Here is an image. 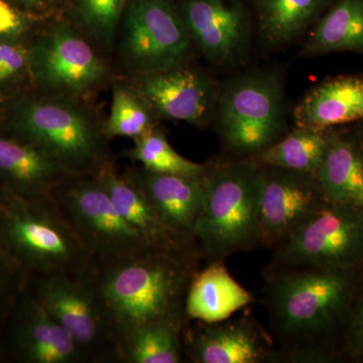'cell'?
Wrapping results in <instances>:
<instances>
[{
	"label": "cell",
	"instance_id": "6da1fadb",
	"mask_svg": "<svg viewBox=\"0 0 363 363\" xmlns=\"http://www.w3.org/2000/svg\"><path fill=\"white\" fill-rule=\"evenodd\" d=\"M266 286L269 323L285 358L325 359L343 336L363 272L274 267Z\"/></svg>",
	"mask_w": 363,
	"mask_h": 363
},
{
	"label": "cell",
	"instance_id": "7a4b0ae2",
	"mask_svg": "<svg viewBox=\"0 0 363 363\" xmlns=\"http://www.w3.org/2000/svg\"><path fill=\"white\" fill-rule=\"evenodd\" d=\"M198 260L147 247L92 264L93 279L116 347L138 327L187 317L185 301Z\"/></svg>",
	"mask_w": 363,
	"mask_h": 363
},
{
	"label": "cell",
	"instance_id": "3957f363",
	"mask_svg": "<svg viewBox=\"0 0 363 363\" xmlns=\"http://www.w3.org/2000/svg\"><path fill=\"white\" fill-rule=\"evenodd\" d=\"M194 238L201 257L224 262L259 247L260 166L255 160L207 169Z\"/></svg>",
	"mask_w": 363,
	"mask_h": 363
},
{
	"label": "cell",
	"instance_id": "277c9868",
	"mask_svg": "<svg viewBox=\"0 0 363 363\" xmlns=\"http://www.w3.org/2000/svg\"><path fill=\"white\" fill-rule=\"evenodd\" d=\"M0 204V252L35 276L81 272L92 259L73 227L50 198L11 195Z\"/></svg>",
	"mask_w": 363,
	"mask_h": 363
},
{
	"label": "cell",
	"instance_id": "5b68a950",
	"mask_svg": "<svg viewBox=\"0 0 363 363\" xmlns=\"http://www.w3.org/2000/svg\"><path fill=\"white\" fill-rule=\"evenodd\" d=\"M18 124L26 140L72 176H95L108 162L97 124L71 102L50 99L26 105Z\"/></svg>",
	"mask_w": 363,
	"mask_h": 363
},
{
	"label": "cell",
	"instance_id": "8992f818",
	"mask_svg": "<svg viewBox=\"0 0 363 363\" xmlns=\"http://www.w3.org/2000/svg\"><path fill=\"white\" fill-rule=\"evenodd\" d=\"M276 247L274 267L363 272V210L327 203Z\"/></svg>",
	"mask_w": 363,
	"mask_h": 363
},
{
	"label": "cell",
	"instance_id": "52a82bcc",
	"mask_svg": "<svg viewBox=\"0 0 363 363\" xmlns=\"http://www.w3.org/2000/svg\"><path fill=\"white\" fill-rule=\"evenodd\" d=\"M35 298L75 341L87 362L116 360V347L92 267L81 272L35 276Z\"/></svg>",
	"mask_w": 363,
	"mask_h": 363
},
{
	"label": "cell",
	"instance_id": "ba28073f",
	"mask_svg": "<svg viewBox=\"0 0 363 363\" xmlns=\"http://www.w3.org/2000/svg\"><path fill=\"white\" fill-rule=\"evenodd\" d=\"M52 196L93 264L149 245L94 176L70 177Z\"/></svg>",
	"mask_w": 363,
	"mask_h": 363
},
{
	"label": "cell",
	"instance_id": "9c48e42d",
	"mask_svg": "<svg viewBox=\"0 0 363 363\" xmlns=\"http://www.w3.org/2000/svg\"><path fill=\"white\" fill-rule=\"evenodd\" d=\"M224 142L234 150L259 155L278 138L284 125V92L274 74L238 79L219 98Z\"/></svg>",
	"mask_w": 363,
	"mask_h": 363
},
{
	"label": "cell",
	"instance_id": "30bf717a",
	"mask_svg": "<svg viewBox=\"0 0 363 363\" xmlns=\"http://www.w3.org/2000/svg\"><path fill=\"white\" fill-rule=\"evenodd\" d=\"M190 47L183 18L167 0H135L124 26L128 62L147 74L176 68Z\"/></svg>",
	"mask_w": 363,
	"mask_h": 363
},
{
	"label": "cell",
	"instance_id": "8fae6325",
	"mask_svg": "<svg viewBox=\"0 0 363 363\" xmlns=\"http://www.w3.org/2000/svg\"><path fill=\"white\" fill-rule=\"evenodd\" d=\"M327 203L316 176L260 167V245L277 247Z\"/></svg>",
	"mask_w": 363,
	"mask_h": 363
},
{
	"label": "cell",
	"instance_id": "7c38bea8",
	"mask_svg": "<svg viewBox=\"0 0 363 363\" xmlns=\"http://www.w3.org/2000/svg\"><path fill=\"white\" fill-rule=\"evenodd\" d=\"M184 329V354L195 363H260L276 359L271 339L250 317ZM187 326V325H186Z\"/></svg>",
	"mask_w": 363,
	"mask_h": 363
},
{
	"label": "cell",
	"instance_id": "4fadbf2b",
	"mask_svg": "<svg viewBox=\"0 0 363 363\" xmlns=\"http://www.w3.org/2000/svg\"><path fill=\"white\" fill-rule=\"evenodd\" d=\"M35 77L45 87L82 93L104 77L105 67L92 48L65 26L55 28L33 51Z\"/></svg>",
	"mask_w": 363,
	"mask_h": 363
},
{
	"label": "cell",
	"instance_id": "5bb4252c",
	"mask_svg": "<svg viewBox=\"0 0 363 363\" xmlns=\"http://www.w3.org/2000/svg\"><path fill=\"white\" fill-rule=\"evenodd\" d=\"M182 18L210 61L233 63L245 51L248 16L240 0H185Z\"/></svg>",
	"mask_w": 363,
	"mask_h": 363
},
{
	"label": "cell",
	"instance_id": "9a60e30c",
	"mask_svg": "<svg viewBox=\"0 0 363 363\" xmlns=\"http://www.w3.org/2000/svg\"><path fill=\"white\" fill-rule=\"evenodd\" d=\"M124 176L140 188L172 233L197 247L194 231L204 200L205 175L194 178L143 168Z\"/></svg>",
	"mask_w": 363,
	"mask_h": 363
},
{
	"label": "cell",
	"instance_id": "2e32d148",
	"mask_svg": "<svg viewBox=\"0 0 363 363\" xmlns=\"http://www.w3.org/2000/svg\"><path fill=\"white\" fill-rule=\"evenodd\" d=\"M143 94L159 113L193 124L201 123L213 106V88L208 79L188 69L147 74Z\"/></svg>",
	"mask_w": 363,
	"mask_h": 363
},
{
	"label": "cell",
	"instance_id": "e0dca14e",
	"mask_svg": "<svg viewBox=\"0 0 363 363\" xmlns=\"http://www.w3.org/2000/svg\"><path fill=\"white\" fill-rule=\"evenodd\" d=\"M94 177L111 196L117 210L142 234L150 247L199 260L201 255L197 247L172 233L140 188L125 176H119L111 162H107Z\"/></svg>",
	"mask_w": 363,
	"mask_h": 363
},
{
	"label": "cell",
	"instance_id": "ac0fdd59",
	"mask_svg": "<svg viewBox=\"0 0 363 363\" xmlns=\"http://www.w3.org/2000/svg\"><path fill=\"white\" fill-rule=\"evenodd\" d=\"M0 175L16 189L14 195L52 197L55 190L73 177L28 140L0 138Z\"/></svg>",
	"mask_w": 363,
	"mask_h": 363
},
{
	"label": "cell",
	"instance_id": "d6986e66",
	"mask_svg": "<svg viewBox=\"0 0 363 363\" xmlns=\"http://www.w3.org/2000/svg\"><path fill=\"white\" fill-rule=\"evenodd\" d=\"M297 126L327 130L363 121V76H339L310 90L295 109Z\"/></svg>",
	"mask_w": 363,
	"mask_h": 363
},
{
	"label": "cell",
	"instance_id": "ffe728a7",
	"mask_svg": "<svg viewBox=\"0 0 363 363\" xmlns=\"http://www.w3.org/2000/svg\"><path fill=\"white\" fill-rule=\"evenodd\" d=\"M252 296L229 274L224 262H208L189 286L185 301L188 320L215 323L247 307Z\"/></svg>",
	"mask_w": 363,
	"mask_h": 363
},
{
	"label": "cell",
	"instance_id": "44dd1931",
	"mask_svg": "<svg viewBox=\"0 0 363 363\" xmlns=\"http://www.w3.org/2000/svg\"><path fill=\"white\" fill-rule=\"evenodd\" d=\"M23 311L16 343L26 359L35 363L87 362L68 332L45 311L35 296L28 301Z\"/></svg>",
	"mask_w": 363,
	"mask_h": 363
},
{
	"label": "cell",
	"instance_id": "7402d4cb",
	"mask_svg": "<svg viewBox=\"0 0 363 363\" xmlns=\"http://www.w3.org/2000/svg\"><path fill=\"white\" fill-rule=\"evenodd\" d=\"M316 179L330 204L363 210V154L359 143L329 133Z\"/></svg>",
	"mask_w": 363,
	"mask_h": 363
},
{
	"label": "cell",
	"instance_id": "603a6c76",
	"mask_svg": "<svg viewBox=\"0 0 363 363\" xmlns=\"http://www.w3.org/2000/svg\"><path fill=\"white\" fill-rule=\"evenodd\" d=\"M187 317L167 318L138 327L117 347V362L180 363Z\"/></svg>",
	"mask_w": 363,
	"mask_h": 363
},
{
	"label": "cell",
	"instance_id": "cb8c5ba5",
	"mask_svg": "<svg viewBox=\"0 0 363 363\" xmlns=\"http://www.w3.org/2000/svg\"><path fill=\"white\" fill-rule=\"evenodd\" d=\"M363 52V0H338L318 21L303 52L306 55Z\"/></svg>",
	"mask_w": 363,
	"mask_h": 363
},
{
	"label": "cell",
	"instance_id": "d4e9b609",
	"mask_svg": "<svg viewBox=\"0 0 363 363\" xmlns=\"http://www.w3.org/2000/svg\"><path fill=\"white\" fill-rule=\"evenodd\" d=\"M330 0H255L262 37L277 45L291 42L320 18Z\"/></svg>",
	"mask_w": 363,
	"mask_h": 363
},
{
	"label": "cell",
	"instance_id": "484cf974",
	"mask_svg": "<svg viewBox=\"0 0 363 363\" xmlns=\"http://www.w3.org/2000/svg\"><path fill=\"white\" fill-rule=\"evenodd\" d=\"M329 133L326 130L297 126V130L257 155L260 167H271L315 175L323 160Z\"/></svg>",
	"mask_w": 363,
	"mask_h": 363
},
{
	"label": "cell",
	"instance_id": "4316f807",
	"mask_svg": "<svg viewBox=\"0 0 363 363\" xmlns=\"http://www.w3.org/2000/svg\"><path fill=\"white\" fill-rule=\"evenodd\" d=\"M130 157L142 164L143 168L159 174L186 177H203L207 168L203 164L189 161L173 149L166 136L152 130L147 135L135 138Z\"/></svg>",
	"mask_w": 363,
	"mask_h": 363
},
{
	"label": "cell",
	"instance_id": "83f0119b",
	"mask_svg": "<svg viewBox=\"0 0 363 363\" xmlns=\"http://www.w3.org/2000/svg\"><path fill=\"white\" fill-rule=\"evenodd\" d=\"M154 130L145 105L130 92L119 87L114 90L111 112L105 135L138 138Z\"/></svg>",
	"mask_w": 363,
	"mask_h": 363
},
{
	"label": "cell",
	"instance_id": "f1b7e54d",
	"mask_svg": "<svg viewBox=\"0 0 363 363\" xmlns=\"http://www.w3.org/2000/svg\"><path fill=\"white\" fill-rule=\"evenodd\" d=\"M124 0H80L83 23L91 33L109 44L123 11Z\"/></svg>",
	"mask_w": 363,
	"mask_h": 363
},
{
	"label": "cell",
	"instance_id": "f546056e",
	"mask_svg": "<svg viewBox=\"0 0 363 363\" xmlns=\"http://www.w3.org/2000/svg\"><path fill=\"white\" fill-rule=\"evenodd\" d=\"M342 339L346 352L355 359L363 360V288L351 307Z\"/></svg>",
	"mask_w": 363,
	"mask_h": 363
},
{
	"label": "cell",
	"instance_id": "4dcf8cb0",
	"mask_svg": "<svg viewBox=\"0 0 363 363\" xmlns=\"http://www.w3.org/2000/svg\"><path fill=\"white\" fill-rule=\"evenodd\" d=\"M26 61L28 52L23 48L0 43V82L18 74Z\"/></svg>",
	"mask_w": 363,
	"mask_h": 363
},
{
	"label": "cell",
	"instance_id": "1f68e13d",
	"mask_svg": "<svg viewBox=\"0 0 363 363\" xmlns=\"http://www.w3.org/2000/svg\"><path fill=\"white\" fill-rule=\"evenodd\" d=\"M23 28V21L20 14L0 0V35H13L21 33Z\"/></svg>",
	"mask_w": 363,
	"mask_h": 363
},
{
	"label": "cell",
	"instance_id": "d6a6232c",
	"mask_svg": "<svg viewBox=\"0 0 363 363\" xmlns=\"http://www.w3.org/2000/svg\"><path fill=\"white\" fill-rule=\"evenodd\" d=\"M2 283V266L1 264H0V286H1Z\"/></svg>",
	"mask_w": 363,
	"mask_h": 363
},
{
	"label": "cell",
	"instance_id": "836d02e7",
	"mask_svg": "<svg viewBox=\"0 0 363 363\" xmlns=\"http://www.w3.org/2000/svg\"><path fill=\"white\" fill-rule=\"evenodd\" d=\"M359 143L360 149H362V154H363V138H362V140H360V142H359V143Z\"/></svg>",
	"mask_w": 363,
	"mask_h": 363
}]
</instances>
